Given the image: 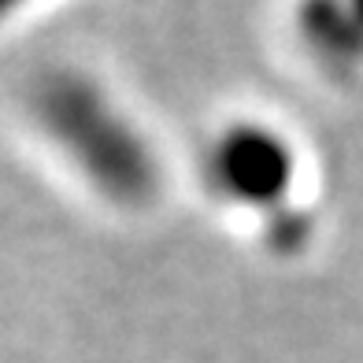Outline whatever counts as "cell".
I'll return each instance as SVG.
<instances>
[{
  "mask_svg": "<svg viewBox=\"0 0 363 363\" xmlns=\"http://www.w3.org/2000/svg\"><path fill=\"white\" fill-rule=\"evenodd\" d=\"M34 108L56 145L67 148L101 189L123 201H145L152 193V152L89 82L71 74L48 78L34 96Z\"/></svg>",
  "mask_w": 363,
  "mask_h": 363,
  "instance_id": "cell-1",
  "label": "cell"
},
{
  "mask_svg": "<svg viewBox=\"0 0 363 363\" xmlns=\"http://www.w3.org/2000/svg\"><path fill=\"white\" fill-rule=\"evenodd\" d=\"M8 4H15V0H8Z\"/></svg>",
  "mask_w": 363,
  "mask_h": 363,
  "instance_id": "cell-4",
  "label": "cell"
},
{
  "mask_svg": "<svg viewBox=\"0 0 363 363\" xmlns=\"http://www.w3.org/2000/svg\"><path fill=\"white\" fill-rule=\"evenodd\" d=\"M216 171L234 196L271 201L289 182V156L263 130H234L216 152Z\"/></svg>",
  "mask_w": 363,
  "mask_h": 363,
  "instance_id": "cell-2",
  "label": "cell"
},
{
  "mask_svg": "<svg viewBox=\"0 0 363 363\" xmlns=\"http://www.w3.org/2000/svg\"><path fill=\"white\" fill-rule=\"evenodd\" d=\"M352 11H356L359 19H363V0H352Z\"/></svg>",
  "mask_w": 363,
  "mask_h": 363,
  "instance_id": "cell-3",
  "label": "cell"
}]
</instances>
